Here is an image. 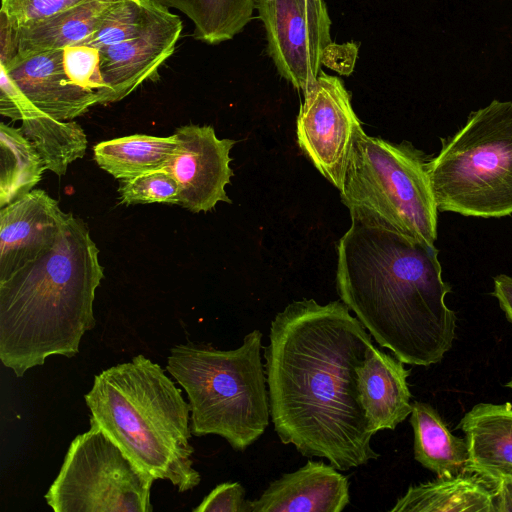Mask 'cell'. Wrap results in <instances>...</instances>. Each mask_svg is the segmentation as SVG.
Here are the masks:
<instances>
[{"mask_svg": "<svg viewBox=\"0 0 512 512\" xmlns=\"http://www.w3.org/2000/svg\"><path fill=\"white\" fill-rule=\"evenodd\" d=\"M469 450L467 471L489 482L512 478V405L478 403L458 426Z\"/></svg>", "mask_w": 512, "mask_h": 512, "instance_id": "e0dca14e", "label": "cell"}, {"mask_svg": "<svg viewBox=\"0 0 512 512\" xmlns=\"http://www.w3.org/2000/svg\"><path fill=\"white\" fill-rule=\"evenodd\" d=\"M492 494L494 512L512 511V478L494 483Z\"/></svg>", "mask_w": 512, "mask_h": 512, "instance_id": "836d02e7", "label": "cell"}, {"mask_svg": "<svg viewBox=\"0 0 512 512\" xmlns=\"http://www.w3.org/2000/svg\"><path fill=\"white\" fill-rule=\"evenodd\" d=\"M17 53V29L0 13V65H7Z\"/></svg>", "mask_w": 512, "mask_h": 512, "instance_id": "1f68e13d", "label": "cell"}, {"mask_svg": "<svg viewBox=\"0 0 512 512\" xmlns=\"http://www.w3.org/2000/svg\"><path fill=\"white\" fill-rule=\"evenodd\" d=\"M44 170L40 155L21 128L0 123V207L33 190Z\"/></svg>", "mask_w": 512, "mask_h": 512, "instance_id": "cb8c5ba5", "label": "cell"}, {"mask_svg": "<svg viewBox=\"0 0 512 512\" xmlns=\"http://www.w3.org/2000/svg\"><path fill=\"white\" fill-rule=\"evenodd\" d=\"M98 254L86 224L67 213L54 244L0 281V360L16 377L50 356L79 353L96 323Z\"/></svg>", "mask_w": 512, "mask_h": 512, "instance_id": "3957f363", "label": "cell"}, {"mask_svg": "<svg viewBox=\"0 0 512 512\" xmlns=\"http://www.w3.org/2000/svg\"><path fill=\"white\" fill-rule=\"evenodd\" d=\"M182 28L179 16L152 0L148 21L139 35L100 49L106 85L100 104L120 101L152 78L173 54Z\"/></svg>", "mask_w": 512, "mask_h": 512, "instance_id": "7c38bea8", "label": "cell"}, {"mask_svg": "<svg viewBox=\"0 0 512 512\" xmlns=\"http://www.w3.org/2000/svg\"><path fill=\"white\" fill-rule=\"evenodd\" d=\"M20 128L45 168L58 176L64 175L68 165L85 154L87 137L77 122L58 120L40 111L22 120Z\"/></svg>", "mask_w": 512, "mask_h": 512, "instance_id": "603a6c76", "label": "cell"}, {"mask_svg": "<svg viewBox=\"0 0 512 512\" xmlns=\"http://www.w3.org/2000/svg\"><path fill=\"white\" fill-rule=\"evenodd\" d=\"M361 127L343 82L321 71L315 87L300 105L297 143L314 167L339 191L353 138Z\"/></svg>", "mask_w": 512, "mask_h": 512, "instance_id": "30bf717a", "label": "cell"}, {"mask_svg": "<svg viewBox=\"0 0 512 512\" xmlns=\"http://www.w3.org/2000/svg\"><path fill=\"white\" fill-rule=\"evenodd\" d=\"M120 202L178 204L179 187L174 177L165 169L141 174L122 180L119 187Z\"/></svg>", "mask_w": 512, "mask_h": 512, "instance_id": "484cf974", "label": "cell"}, {"mask_svg": "<svg viewBox=\"0 0 512 512\" xmlns=\"http://www.w3.org/2000/svg\"><path fill=\"white\" fill-rule=\"evenodd\" d=\"M438 253L434 245L352 220L337 245L341 301L404 364L439 363L456 337Z\"/></svg>", "mask_w": 512, "mask_h": 512, "instance_id": "7a4b0ae2", "label": "cell"}, {"mask_svg": "<svg viewBox=\"0 0 512 512\" xmlns=\"http://www.w3.org/2000/svg\"><path fill=\"white\" fill-rule=\"evenodd\" d=\"M3 67L28 99L55 119L72 120L99 104L96 92L73 84L67 77L63 49L16 55Z\"/></svg>", "mask_w": 512, "mask_h": 512, "instance_id": "5bb4252c", "label": "cell"}, {"mask_svg": "<svg viewBox=\"0 0 512 512\" xmlns=\"http://www.w3.org/2000/svg\"><path fill=\"white\" fill-rule=\"evenodd\" d=\"M58 202L33 189L0 210V281L55 242L66 219Z\"/></svg>", "mask_w": 512, "mask_h": 512, "instance_id": "4fadbf2b", "label": "cell"}, {"mask_svg": "<svg viewBox=\"0 0 512 512\" xmlns=\"http://www.w3.org/2000/svg\"><path fill=\"white\" fill-rule=\"evenodd\" d=\"M429 158L410 142L392 143L359 128L340 190L351 220L434 245L439 211Z\"/></svg>", "mask_w": 512, "mask_h": 512, "instance_id": "8992f818", "label": "cell"}, {"mask_svg": "<svg viewBox=\"0 0 512 512\" xmlns=\"http://www.w3.org/2000/svg\"><path fill=\"white\" fill-rule=\"evenodd\" d=\"M358 46L354 42L336 44L331 42L324 50L322 65L340 73L350 75L354 69Z\"/></svg>", "mask_w": 512, "mask_h": 512, "instance_id": "4dcf8cb0", "label": "cell"}, {"mask_svg": "<svg viewBox=\"0 0 512 512\" xmlns=\"http://www.w3.org/2000/svg\"><path fill=\"white\" fill-rule=\"evenodd\" d=\"M87 0H1L0 13L15 28L45 20Z\"/></svg>", "mask_w": 512, "mask_h": 512, "instance_id": "83f0119b", "label": "cell"}, {"mask_svg": "<svg viewBox=\"0 0 512 512\" xmlns=\"http://www.w3.org/2000/svg\"><path fill=\"white\" fill-rule=\"evenodd\" d=\"M40 111L0 65V114L13 121H22Z\"/></svg>", "mask_w": 512, "mask_h": 512, "instance_id": "f546056e", "label": "cell"}, {"mask_svg": "<svg viewBox=\"0 0 512 512\" xmlns=\"http://www.w3.org/2000/svg\"><path fill=\"white\" fill-rule=\"evenodd\" d=\"M178 141L173 134L157 137L135 134L102 141L93 148L96 163L116 179L128 180L164 169L173 157Z\"/></svg>", "mask_w": 512, "mask_h": 512, "instance_id": "44dd1931", "label": "cell"}, {"mask_svg": "<svg viewBox=\"0 0 512 512\" xmlns=\"http://www.w3.org/2000/svg\"><path fill=\"white\" fill-rule=\"evenodd\" d=\"M194 24L195 39L209 45L231 40L251 21L256 0H154Z\"/></svg>", "mask_w": 512, "mask_h": 512, "instance_id": "7402d4cb", "label": "cell"}, {"mask_svg": "<svg viewBox=\"0 0 512 512\" xmlns=\"http://www.w3.org/2000/svg\"><path fill=\"white\" fill-rule=\"evenodd\" d=\"M262 338L254 329L232 350L191 341L170 349L166 370L187 394L192 435H218L244 451L265 432L271 413Z\"/></svg>", "mask_w": 512, "mask_h": 512, "instance_id": "5b68a950", "label": "cell"}, {"mask_svg": "<svg viewBox=\"0 0 512 512\" xmlns=\"http://www.w3.org/2000/svg\"><path fill=\"white\" fill-rule=\"evenodd\" d=\"M151 5L152 0H121L83 44L100 50L134 38L148 21Z\"/></svg>", "mask_w": 512, "mask_h": 512, "instance_id": "d4e9b609", "label": "cell"}, {"mask_svg": "<svg viewBox=\"0 0 512 512\" xmlns=\"http://www.w3.org/2000/svg\"><path fill=\"white\" fill-rule=\"evenodd\" d=\"M174 135L178 147L164 169L178 183V205L199 213L218 202L231 203L225 187L233 175L230 151L235 141L219 139L210 125H184Z\"/></svg>", "mask_w": 512, "mask_h": 512, "instance_id": "8fae6325", "label": "cell"}, {"mask_svg": "<svg viewBox=\"0 0 512 512\" xmlns=\"http://www.w3.org/2000/svg\"><path fill=\"white\" fill-rule=\"evenodd\" d=\"M427 162L438 211L498 218L512 214V102L493 100L441 139Z\"/></svg>", "mask_w": 512, "mask_h": 512, "instance_id": "52a82bcc", "label": "cell"}, {"mask_svg": "<svg viewBox=\"0 0 512 512\" xmlns=\"http://www.w3.org/2000/svg\"><path fill=\"white\" fill-rule=\"evenodd\" d=\"M100 61V50L91 45L76 44L63 49V65L67 77L73 84L96 92L99 104L106 91Z\"/></svg>", "mask_w": 512, "mask_h": 512, "instance_id": "4316f807", "label": "cell"}, {"mask_svg": "<svg viewBox=\"0 0 512 512\" xmlns=\"http://www.w3.org/2000/svg\"><path fill=\"white\" fill-rule=\"evenodd\" d=\"M156 479L92 420L70 443L45 499L55 512H151Z\"/></svg>", "mask_w": 512, "mask_h": 512, "instance_id": "ba28073f", "label": "cell"}, {"mask_svg": "<svg viewBox=\"0 0 512 512\" xmlns=\"http://www.w3.org/2000/svg\"><path fill=\"white\" fill-rule=\"evenodd\" d=\"M504 386L507 387V388L512 389V377H511V379L507 383L504 384Z\"/></svg>", "mask_w": 512, "mask_h": 512, "instance_id": "e575fe53", "label": "cell"}, {"mask_svg": "<svg viewBox=\"0 0 512 512\" xmlns=\"http://www.w3.org/2000/svg\"><path fill=\"white\" fill-rule=\"evenodd\" d=\"M193 512H251L245 489L239 482H224L206 495Z\"/></svg>", "mask_w": 512, "mask_h": 512, "instance_id": "f1b7e54d", "label": "cell"}, {"mask_svg": "<svg viewBox=\"0 0 512 512\" xmlns=\"http://www.w3.org/2000/svg\"><path fill=\"white\" fill-rule=\"evenodd\" d=\"M267 52L278 73L303 95L316 85L322 56L332 42L323 0H256Z\"/></svg>", "mask_w": 512, "mask_h": 512, "instance_id": "9c48e42d", "label": "cell"}, {"mask_svg": "<svg viewBox=\"0 0 512 512\" xmlns=\"http://www.w3.org/2000/svg\"><path fill=\"white\" fill-rule=\"evenodd\" d=\"M410 424L414 458L437 477L465 473L469 461L466 439L453 435L437 410L428 403H412Z\"/></svg>", "mask_w": 512, "mask_h": 512, "instance_id": "ffe728a7", "label": "cell"}, {"mask_svg": "<svg viewBox=\"0 0 512 512\" xmlns=\"http://www.w3.org/2000/svg\"><path fill=\"white\" fill-rule=\"evenodd\" d=\"M94 421L156 480L183 493L200 484L190 444V406L157 363L142 354L94 376L84 395Z\"/></svg>", "mask_w": 512, "mask_h": 512, "instance_id": "277c9868", "label": "cell"}, {"mask_svg": "<svg viewBox=\"0 0 512 512\" xmlns=\"http://www.w3.org/2000/svg\"><path fill=\"white\" fill-rule=\"evenodd\" d=\"M375 347L342 301L289 303L264 348L271 420L280 441L340 471L380 456L361 405L358 370Z\"/></svg>", "mask_w": 512, "mask_h": 512, "instance_id": "6da1fadb", "label": "cell"}, {"mask_svg": "<svg viewBox=\"0 0 512 512\" xmlns=\"http://www.w3.org/2000/svg\"><path fill=\"white\" fill-rule=\"evenodd\" d=\"M391 512H494L492 490L460 473L410 486Z\"/></svg>", "mask_w": 512, "mask_h": 512, "instance_id": "d6986e66", "label": "cell"}, {"mask_svg": "<svg viewBox=\"0 0 512 512\" xmlns=\"http://www.w3.org/2000/svg\"><path fill=\"white\" fill-rule=\"evenodd\" d=\"M121 0H87L34 24L16 28L17 55H29L85 43Z\"/></svg>", "mask_w": 512, "mask_h": 512, "instance_id": "ac0fdd59", "label": "cell"}, {"mask_svg": "<svg viewBox=\"0 0 512 512\" xmlns=\"http://www.w3.org/2000/svg\"><path fill=\"white\" fill-rule=\"evenodd\" d=\"M398 358L374 347L358 370L361 405L373 434L394 430L412 412L407 378Z\"/></svg>", "mask_w": 512, "mask_h": 512, "instance_id": "2e32d148", "label": "cell"}, {"mask_svg": "<svg viewBox=\"0 0 512 512\" xmlns=\"http://www.w3.org/2000/svg\"><path fill=\"white\" fill-rule=\"evenodd\" d=\"M492 295L498 300L501 310L512 324V277L499 274L493 278Z\"/></svg>", "mask_w": 512, "mask_h": 512, "instance_id": "d6a6232c", "label": "cell"}, {"mask_svg": "<svg viewBox=\"0 0 512 512\" xmlns=\"http://www.w3.org/2000/svg\"><path fill=\"white\" fill-rule=\"evenodd\" d=\"M331 464L309 460L272 481L251 512H341L350 503L348 477Z\"/></svg>", "mask_w": 512, "mask_h": 512, "instance_id": "9a60e30c", "label": "cell"}]
</instances>
